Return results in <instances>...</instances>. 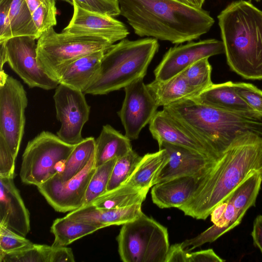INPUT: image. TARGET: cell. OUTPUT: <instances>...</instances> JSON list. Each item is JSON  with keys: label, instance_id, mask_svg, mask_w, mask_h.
<instances>
[{"label": "cell", "instance_id": "obj_1", "mask_svg": "<svg viewBox=\"0 0 262 262\" xmlns=\"http://www.w3.org/2000/svg\"><path fill=\"white\" fill-rule=\"evenodd\" d=\"M262 173V137L247 133L236 138L219 159L199 178L190 199L178 209L197 220H206L253 173Z\"/></svg>", "mask_w": 262, "mask_h": 262}, {"label": "cell", "instance_id": "obj_2", "mask_svg": "<svg viewBox=\"0 0 262 262\" xmlns=\"http://www.w3.org/2000/svg\"><path fill=\"white\" fill-rule=\"evenodd\" d=\"M120 15L140 37L180 44L197 39L214 23L209 13L174 0H118Z\"/></svg>", "mask_w": 262, "mask_h": 262}, {"label": "cell", "instance_id": "obj_3", "mask_svg": "<svg viewBox=\"0 0 262 262\" xmlns=\"http://www.w3.org/2000/svg\"><path fill=\"white\" fill-rule=\"evenodd\" d=\"M163 109L220 156L245 134L253 133L262 137V114L255 111L222 110L201 103L193 97Z\"/></svg>", "mask_w": 262, "mask_h": 262}, {"label": "cell", "instance_id": "obj_4", "mask_svg": "<svg viewBox=\"0 0 262 262\" xmlns=\"http://www.w3.org/2000/svg\"><path fill=\"white\" fill-rule=\"evenodd\" d=\"M227 61L244 78L262 80V11L236 1L217 16Z\"/></svg>", "mask_w": 262, "mask_h": 262}, {"label": "cell", "instance_id": "obj_5", "mask_svg": "<svg viewBox=\"0 0 262 262\" xmlns=\"http://www.w3.org/2000/svg\"><path fill=\"white\" fill-rule=\"evenodd\" d=\"M159 47L158 40L151 37L124 38L112 45L104 52L96 76L83 93L106 95L144 79Z\"/></svg>", "mask_w": 262, "mask_h": 262}, {"label": "cell", "instance_id": "obj_6", "mask_svg": "<svg viewBox=\"0 0 262 262\" xmlns=\"http://www.w3.org/2000/svg\"><path fill=\"white\" fill-rule=\"evenodd\" d=\"M112 45L102 37L57 33L51 27L37 39V61L45 72L59 83L62 72L68 65L88 54L106 51Z\"/></svg>", "mask_w": 262, "mask_h": 262}, {"label": "cell", "instance_id": "obj_7", "mask_svg": "<svg viewBox=\"0 0 262 262\" xmlns=\"http://www.w3.org/2000/svg\"><path fill=\"white\" fill-rule=\"evenodd\" d=\"M117 240L124 262H165L170 247L167 228L143 213L122 225Z\"/></svg>", "mask_w": 262, "mask_h": 262}, {"label": "cell", "instance_id": "obj_8", "mask_svg": "<svg viewBox=\"0 0 262 262\" xmlns=\"http://www.w3.org/2000/svg\"><path fill=\"white\" fill-rule=\"evenodd\" d=\"M75 145L43 131L28 142L22 156L19 176L24 183L36 186L56 174L59 163L66 161Z\"/></svg>", "mask_w": 262, "mask_h": 262}, {"label": "cell", "instance_id": "obj_9", "mask_svg": "<svg viewBox=\"0 0 262 262\" xmlns=\"http://www.w3.org/2000/svg\"><path fill=\"white\" fill-rule=\"evenodd\" d=\"M262 183V173L256 172L241 184L224 201L225 208L220 219L196 236L181 243L187 252L211 243L234 229L242 222L247 211L255 206Z\"/></svg>", "mask_w": 262, "mask_h": 262}, {"label": "cell", "instance_id": "obj_10", "mask_svg": "<svg viewBox=\"0 0 262 262\" xmlns=\"http://www.w3.org/2000/svg\"><path fill=\"white\" fill-rule=\"evenodd\" d=\"M26 91L21 83L0 71V136L16 159L24 134L25 110L28 105Z\"/></svg>", "mask_w": 262, "mask_h": 262}, {"label": "cell", "instance_id": "obj_11", "mask_svg": "<svg viewBox=\"0 0 262 262\" xmlns=\"http://www.w3.org/2000/svg\"><path fill=\"white\" fill-rule=\"evenodd\" d=\"M56 118L61 123L57 136L67 143L76 145L83 138L82 130L88 121L90 106L84 93L59 83L53 95Z\"/></svg>", "mask_w": 262, "mask_h": 262}, {"label": "cell", "instance_id": "obj_12", "mask_svg": "<svg viewBox=\"0 0 262 262\" xmlns=\"http://www.w3.org/2000/svg\"><path fill=\"white\" fill-rule=\"evenodd\" d=\"M35 40L32 36H21L5 41L7 62L30 88L56 89L59 83L50 78L38 64Z\"/></svg>", "mask_w": 262, "mask_h": 262}, {"label": "cell", "instance_id": "obj_13", "mask_svg": "<svg viewBox=\"0 0 262 262\" xmlns=\"http://www.w3.org/2000/svg\"><path fill=\"white\" fill-rule=\"evenodd\" d=\"M94 158L95 155L81 171L68 181H62L57 173L37 186L56 211L71 212L83 206L89 183L96 169Z\"/></svg>", "mask_w": 262, "mask_h": 262}, {"label": "cell", "instance_id": "obj_14", "mask_svg": "<svg viewBox=\"0 0 262 262\" xmlns=\"http://www.w3.org/2000/svg\"><path fill=\"white\" fill-rule=\"evenodd\" d=\"M125 97L117 112L130 140L139 137L142 129L149 123L159 107L149 92L143 78H140L124 88Z\"/></svg>", "mask_w": 262, "mask_h": 262}, {"label": "cell", "instance_id": "obj_15", "mask_svg": "<svg viewBox=\"0 0 262 262\" xmlns=\"http://www.w3.org/2000/svg\"><path fill=\"white\" fill-rule=\"evenodd\" d=\"M225 53L222 41L208 39L170 48L154 70L155 79L165 81L182 72L195 62Z\"/></svg>", "mask_w": 262, "mask_h": 262}, {"label": "cell", "instance_id": "obj_16", "mask_svg": "<svg viewBox=\"0 0 262 262\" xmlns=\"http://www.w3.org/2000/svg\"><path fill=\"white\" fill-rule=\"evenodd\" d=\"M72 17L62 32L78 35L97 36L113 44L129 34L127 27L115 17L83 9L73 0Z\"/></svg>", "mask_w": 262, "mask_h": 262}, {"label": "cell", "instance_id": "obj_17", "mask_svg": "<svg viewBox=\"0 0 262 262\" xmlns=\"http://www.w3.org/2000/svg\"><path fill=\"white\" fill-rule=\"evenodd\" d=\"M158 144L159 149L167 151L168 160L156 176L154 185L182 177L199 178L218 160L183 146L165 142Z\"/></svg>", "mask_w": 262, "mask_h": 262}, {"label": "cell", "instance_id": "obj_18", "mask_svg": "<svg viewBox=\"0 0 262 262\" xmlns=\"http://www.w3.org/2000/svg\"><path fill=\"white\" fill-rule=\"evenodd\" d=\"M149 129L158 144L165 142L183 146L216 160L222 156L209 148L163 109L155 114L149 123Z\"/></svg>", "mask_w": 262, "mask_h": 262}, {"label": "cell", "instance_id": "obj_19", "mask_svg": "<svg viewBox=\"0 0 262 262\" xmlns=\"http://www.w3.org/2000/svg\"><path fill=\"white\" fill-rule=\"evenodd\" d=\"M0 225L24 237L30 230L29 212L13 178L0 177Z\"/></svg>", "mask_w": 262, "mask_h": 262}, {"label": "cell", "instance_id": "obj_20", "mask_svg": "<svg viewBox=\"0 0 262 262\" xmlns=\"http://www.w3.org/2000/svg\"><path fill=\"white\" fill-rule=\"evenodd\" d=\"M142 204L115 209H100L92 204L70 212L66 216L76 221L92 224L101 229L112 225H122L142 213Z\"/></svg>", "mask_w": 262, "mask_h": 262}, {"label": "cell", "instance_id": "obj_21", "mask_svg": "<svg viewBox=\"0 0 262 262\" xmlns=\"http://www.w3.org/2000/svg\"><path fill=\"white\" fill-rule=\"evenodd\" d=\"M198 179L185 176L156 184L151 191L152 201L160 208H179L191 196Z\"/></svg>", "mask_w": 262, "mask_h": 262}, {"label": "cell", "instance_id": "obj_22", "mask_svg": "<svg viewBox=\"0 0 262 262\" xmlns=\"http://www.w3.org/2000/svg\"><path fill=\"white\" fill-rule=\"evenodd\" d=\"M104 51L82 56L68 65L62 72L59 84L84 92L96 76Z\"/></svg>", "mask_w": 262, "mask_h": 262}, {"label": "cell", "instance_id": "obj_23", "mask_svg": "<svg viewBox=\"0 0 262 262\" xmlns=\"http://www.w3.org/2000/svg\"><path fill=\"white\" fill-rule=\"evenodd\" d=\"M201 103L231 112L253 111L236 93L233 82L213 83L198 96L193 97Z\"/></svg>", "mask_w": 262, "mask_h": 262}, {"label": "cell", "instance_id": "obj_24", "mask_svg": "<svg viewBox=\"0 0 262 262\" xmlns=\"http://www.w3.org/2000/svg\"><path fill=\"white\" fill-rule=\"evenodd\" d=\"M130 140L110 125H103L95 141V167L126 155L133 149Z\"/></svg>", "mask_w": 262, "mask_h": 262}, {"label": "cell", "instance_id": "obj_25", "mask_svg": "<svg viewBox=\"0 0 262 262\" xmlns=\"http://www.w3.org/2000/svg\"><path fill=\"white\" fill-rule=\"evenodd\" d=\"M146 85L159 107L200 94L188 84L182 73L165 81L155 79Z\"/></svg>", "mask_w": 262, "mask_h": 262}, {"label": "cell", "instance_id": "obj_26", "mask_svg": "<svg viewBox=\"0 0 262 262\" xmlns=\"http://www.w3.org/2000/svg\"><path fill=\"white\" fill-rule=\"evenodd\" d=\"M168 160L164 149L144 155L136 167L123 183L142 189H149L154 185L156 176Z\"/></svg>", "mask_w": 262, "mask_h": 262}, {"label": "cell", "instance_id": "obj_27", "mask_svg": "<svg viewBox=\"0 0 262 262\" xmlns=\"http://www.w3.org/2000/svg\"><path fill=\"white\" fill-rule=\"evenodd\" d=\"M148 190L122 184L113 190L106 191L90 204L98 208L106 209L142 204L146 199Z\"/></svg>", "mask_w": 262, "mask_h": 262}, {"label": "cell", "instance_id": "obj_28", "mask_svg": "<svg viewBox=\"0 0 262 262\" xmlns=\"http://www.w3.org/2000/svg\"><path fill=\"white\" fill-rule=\"evenodd\" d=\"M101 228L92 224L69 219L66 216L56 219L51 231L55 237L53 247L66 246Z\"/></svg>", "mask_w": 262, "mask_h": 262}, {"label": "cell", "instance_id": "obj_29", "mask_svg": "<svg viewBox=\"0 0 262 262\" xmlns=\"http://www.w3.org/2000/svg\"><path fill=\"white\" fill-rule=\"evenodd\" d=\"M95 141L92 137L83 139L75 147L67 159L63 171L58 173L62 181H66L77 175L86 166L95 155Z\"/></svg>", "mask_w": 262, "mask_h": 262}, {"label": "cell", "instance_id": "obj_30", "mask_svg": "<svg viewBox=\"0 0 262 262\" xmlns=\"http://www.w3.org/2000/svg\"><path fill=\"white\" fill-rule=\"evenodd\" d=\"M9 21L12 37L29 36L39 38L32 13L25 0H13L9 11Z\"/></svg>", "mask_w": 262, "mask_h": 262}, {"label": "cell", "instance_id": "obj_31", "mask_svg": "<svg viewBox=\"0 0 262 262\" xmlns=\"http://www.w3.org/2000/svg\"><path fill=\"white\" fill-rule=\"evenodd\" d=\"M116 160H111L96 168L89 183L83 206L91 203L107 191L110 176Z\"/></svg>", "mask_w": 262, "mask_h": 262}, {"label": "cell", "instance_id": "obj_32", "mask_svg": "<svg viewBox=\"0 0 262 262\" xmlns=\"http://www.w3.org/2000/svg\"><path fill=\"white\" fill-rule=\"evenodd\" d=\"M51 246L33 244L18 250L0 253L1 262H49Z\"/></svg>", "mask_w": 262, "mask_h": 262}, {"label": "cell", "instance_id": "obj_33", "mask_svg": "<svg viewBox=\"0 0 262 262\" xmlns=\"http://www.w3.org/2000/svg\"><path fill=\"white\" fill-rule=\"evenodd\" d=\"M142 157L132 149L125 156L117 159L110 176L107 191L113 190L123 184L132 173Z\"/></svg>", "mask_w": 262, "mask_h": 262}, {"label": "cell", "instance_id": "obj_34", "mask_svg": "<svg viewBox=\"0 0 262 262\" xmlns=\"http://www.w3.org/2000/svg\"><path fill=\"white\" fill-rule=\"evenodd\" d=\"M211 70L208 58H204L195 62L181 73L188 84L200 94L213 84Z\"/></svg>", "mask_w": 262, "mask_h": 262}, {"label": "cell", "instance_id": "obj_35", "mask_svg": "<svg viewBox=\"0 0 262 262\" xmlns=\"http://www.w3.org/2000/svg\"><path fill=\"white\" fill-rule=\"evenodd\" d=\"M55 0L41 3L32 13V17L39 37L57 24Z\"/></svg>", "mask_w": 262, "mask_h": 262}, {"label": "cell", "instance_id": "obj_36", "mask_svg": "<svg viewBox=\"0 0 262 262\" xmlns=\"http://www.w3.org/2000/svg\"><path fill=\"white\" fill-rule=\"evenodd\" d=\"M236 93L254 111L262 114V91L245 82L234 83Z\"/></svg>", "mask_w": 262, "mask_h": 262}, {"label": "cell", "instance_id": "obj_37", "mask_svg": "<svg viewBox=\"0 0 262 262\" xmlns=\"http://www.w3.org/2000/svg\"><path fill=\"white\" fill-rule=\"evenodd\" d=\"M33 244L25 237L0 225V253L14 251Z\"/></svg>", "mask_w": 262, "mask_h": 262}, {"label": "cell", "instance_id": "obj_38", "mask_svg": "<svg viewBox=\"0 0 262 262\" xmlns=\"http://www.w3.org/2000/svg\"><path fill=\"white\" fill-rule=\"evenodd\" d=\"M80 7L112 17L120 15L118 0H74Z\"/></svg>", "mask_w": 262, "mask_h": 262}, {"label": "cell", "instance_id": "obj_39", "mask_svg": "<svg viewBox=\"0 0 262 262\" xmlns=\"http://www.w3.org/2000/svg\"><path fill=\"white\" fill-rule=\"evenodd\" d=\"M15 159L5 140L0 136V177L14 178Z\"/></svg>", "mask_w": 262, "mask_h": 262}, {"label": "cell", "instance_id": "obj_40", "mask_svg": "<svg viewBox=\"0 0 262 262\" xmlns=\"http://www.w3.org/2000/svg\"><path fill=\"white\" fill-rule=\"evenodd\" d=\"M13 0H0V42L12 37L9 21V13Z\"/></svg>", "mask_w": 262, "mask_h": 262}, {"label": "cell", "instance_id": "obj_41", "mask_svg": "<svg viewBox=\"0 0 262 262\" xmlns=\"http://www.w3.org/2000/svg\"><path fill=\"white\" fill-rule=\"evenodd\" d=\"M187 262H223L212 249L187 253Z\"/></svg>", "mask_w": 262, "mask_h": 262}, {"label": "cell", "instance_id": "obj_42", "mask_svg": "<svg viewBox=\"0 0 262 262\" xmlns=\"http://www.w3.org/2000/svg\"><path fill=\"white\" fill-rule=\"evenodd\" d=\"M74 256L71 248L66 246H51L49 256V262H73Z\"/></svg>", "mask_w": 262, "mask_h": 262}, {"label": "cell", "instance_id": "obj_43", "mask_svg": "<svg viewBox=\"0 0 262 262\" xmlns=\"http://www.w3.org/2000/svg\"><path fill=\"white\" fill-rule=\"evenodd\" d=\"M187 253L181 243L172 245L169 247L165 262H187Z\"/></svg>", "mask_w": 262, "mask_h": 262}, {"label": "cell", "instance_id": "obj_44", "mask_svg": "<svg viewBox=\"0 0 262 262\" xmlns=\"http://www.w3.org/2000/svg\"><path fill=\"white\" fill-rule=\"evenodd\" d=\"M251 235L254 246L262 254V215H258L254 220Z\"/></svg>", "mask_w": 262, "mask_h": 262}, {"label": "cell", "instance_id": "obj_45", "mask_svg": "<svg viewBox=\"0 0 262 262\" xmlns=\"http://www.w3.org/2000/svg\"><path fill=\"white\" fill-rule=\"evenodd\" d=\"M31 13L42 3L50 0H25ZM57 1V0H55ZM73 5V0H60Z\"/></svg>", "mask_w": 262, "mask_h": 262}, {"label": "cell", "instance_id": "obj_46", "mask_svg": "<svg viewBox=\"0 0 262 262\" xmlns=\"http://www.w3.org/2000/svg\"><path fill=\"white\" fill-rule=\"evenodd\" d=\"M188 6L195 8L202 9L205 0H174Z\"/></svg>", "mask_w": 262, "mask_h": 262}, {"label": "cell", "instance_id": "obj_47", "mask_svg": "<svg viewBox=\"0 0 262 262\" xmlns=\"http://www.w3.org/2000/svg\"><path fill=\"white\" fill-rule=\"evenodd\" d=\"M0 68L3 70V66L7 62V51L5 41L0 42Z\"/></svg>", "mask_w": 262, "mask_h": 262}, {"label": "cell", "instance_id": "obj_48", "mask_svg": "<svg viewBox=\"0 0 262 262\" xmlns=\"http://www.w3.org/2000/svg\"><path fill=\"white\" fill-rule=\"evenodd\" d=\"M254 1H255L256 2H259V1H260L261 0H254Z\"/></svg>", "mask_w": 262, "mask_h": 262}]
</instances>
